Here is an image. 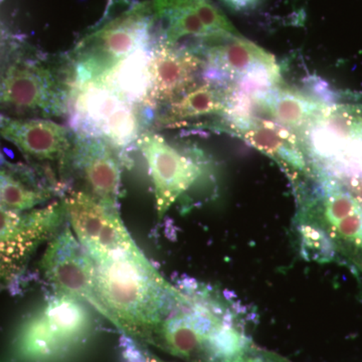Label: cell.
I'll return each mask as SVG.
<instances>
[{
  "instance_id": "22",
  "label": "cell",
  "mask_w": 362,
  "mask_h": 362,
  "mask_svg": "<svg viewBox=\"0 0 362 362\" xmlns=\"http://www.w3.org/2000/svg\"><path fill=\"white\" fill-rule=\"evenodd\" d=\"M144 357L145 361L146 362H166L162 361V359L157 358L156 356H152V354H149V352H146V354H144Z\"/></svg>"
},
{
  "instance_id": "7",
  "label": "cell",
  "mask_w": 362,
  "mask_h": 362,
  "mask_svg": "<svg viewBox=\"0 0 362 362\" xmlns=\"http://www.w3.org/2000/svg\"><path fill=\"white\" fill-rule=\"evenodd\" d=\"M226 120L214 128L240 138L270 157L289 176L294 187L313 176L314 168L296 133L274 121L256 117L233 116Z\"/></svg>"
},
{
  "instance_id": "12",
  "label": "cell",
  "mask_w": 362,
  "mask_h": 362,
  "mask_svg": "<svg viewBox=\"0 0 362 362\" xmlns=\"http://www.w3.org/2000/svg\"><path fill=\"white\" fill-rule=\"evenodd\" d=\"M156 20L164 23V44L175 45L187 37L204 42L218 35H240L211 0H153Z\"/></svg>"
},
{
  "instance_id": "1",
  "label": "cell",
  "mask_w": 362,
  "mask_h": 362,
  "mask_svg": "<svg viewBox=\"0 0 362 362\" xmlns=\"http://www.w3.org/2000/svg\"><path fill=\"white\" fill-rule=\"evenodd\" d=\"M93 259L110 322L127 337L151 344L158 326L187 293L162 277L142 251Z\"/></svg>"
},
{
  "instance_id": "3",
  "label": "cell",
  "mask_w": 362,
  "mask_h": 362,
  "mask_svg": "<svg viewBox=\"0 0 362 362\" xmlns=\"http://www.w3.org/2000/svg\"><path fill=\"white\" fill-rule=\"evenodd\" d=\"M154 16L150 2L111 0L103 20L80 40L75 51L78 78H109L120 64L141 54L150 39Z\"/></svg>"
},
{
  "instance_id": "8",
  "label": "cell",
  "mask_w": 362,
  "mask_h": 362,
  "mask_svg": "<svg viewBox=\"0 0 362 362\" xmlns=\"http://www.w3.org/2000/svg\"><path fill=\"white\" fill-rule=\"evenodd\" d=\"M65 214L78 242L92 258L113 252L141 251L117 209H109L84 192H74L64 202Z\"/></svg>"
},
{
  "instance_id": "20",
  "label": "cell",
  "mask_w": 362,
  "mask_h": 362,
  "mask_svg": "<svg viewBox=\"0 0 362 362\" xmlns=\"http://www.w3.org/2000/svg\"><path fill=\"white\" fill-rule=\"evenodd\" d=\"M223 362H291L285 357L278 356L268 350L259 349L250 343L235 356L228 357Z\"/></svg>"
},
{
  "instance_id": "14",
  "label": "cell",
  "mask_w": 362,
  "mask_h": 362,
  "mask_svg": "<svg viewBox=\"0 0 362 362\" xmlns=\"http://www.w3.org/2000/svg\"><path fill=\"white\" fill-rule=\"evenodd\" d=\"M206 61L187 49L162 42L147 66L148 88L145 101L151 106L173 102L194 83Z\"/></svg>"
},
{
  "instance_id": "13",
  "label": "cell",
  "mask_w": 362,
  "mask_h": 362,
  "mask_svg": "<svg viewBox=\"0 0 362 362\" xmlns=\"http://www.w3.org/2000/svg\"><path fill=\"white\" fill-rule=\"evenodd\" d=\"M75 166L87 192L109 209H118L121 169L110 142L100 136H83L73 149Z\"/></svg>"
},
{
  "instance_id": "11",
  "label": "cell",
  "mask_w": 362,
  "mask_h": 362,
  "mask_svg": "<svg viewBox=\"0 0 362 362\" xmlns=\"http://www.w3.org/2000/svg\"><path fill=\"white\" fill-rule=\"evenodd\" d=\"M138 146L148 163L156 192L157 216L161 220L201 177L202 166L156 133H144L138 139Z\"/></svg>"
},
{
  "instance_id": "18",
  "label": "cell",
  "mask_w": 362,
  "mask_h": 362,
  "mask_svg": "<svg viewBox=\"0 0 362 362\" xmlns=\"http://www.w3.org/2000/svg\"><path fill=\"white\" fill-rule=\"evenodd\" d=\"M230 106V90L216 83L206 82L171 102L158 121L164 127H180L192 120L225 115Z\"/></svg>"
},
{
  "instance_id": "2",
  "label": "cell",
  "mask_w": 362,
  "mask_h": 362,
  "mask_svg": "<svg viewBox=\"0 0 362 362\" xmlns=\"http://www.w3.org/2000/svg\"><path fill=\"white\" fill-rule=\"evenodd\" d=\"M313 185L296 188L295 218L305 258L328 262L340 255L362 270V206L330 176L314 169Z\"/></svg>"
},
{
  "instance_id": "19",
  "label": "cell",
  "mask_w": 362,
  "mask_h": 362,
  "mask_svg": "<svg viewBox=\"0 0 362 362\" xmlns=\"http://www.w3.org/2000/svg\"><path fill=\"white\" fill-rule=\"evenodd\" d=\"M51 192L28 185L7 169L0 168V204L16 211L33 209L51 199Z\"/></svg>"
},
{
  "instance_id": "4",
  "label": "cell",
  "mask_w": 362,
  "mask_h": 362,
  "mask_svg": "<svg viewBox=\"0 0 362 362\" xmlns=\"http://www.w3.org/2000/svg\"><path fill=\"white\" fill-rule=\"evenodd\" d=\"M92 322L78 298L54 293L23 328L21 350L26 358L56 361L87 337Z\"/></svg>"
},
{
  "instance_id": "15",
  "label": "cell",
  "mask_w": 362,
  "mask_h": 362,
  "mask_svg": "<svg viewBox=\"0 0 362 362\" xmlns=\"http://www.w3.org/2000/svg\"><path fill=\"white\" fill-rule=\"evenodd\" d=\"M0 136L21 153L40 161H63L71 151L65 126L45 119H4Z\"/></svg>"
},
{
  "instance_id": "17",
  "label": "cell",
  "mask_w": 362,
  "mask_h": 362,
  "mask_svg": "<svg viewBox=\"0 0 362 362\" xmlns=\"http://www.w3.org/2000/svg\"><path fill=\"white\" fill-rule=\"evenodd\" d=\"M255 103L274 122L296 132L316 126L327 105L302 93L278 86L258 92Z\"/></svg>"
},
{
  "instance_id": "10",
  "label": "cell",
  "mask_w": 362,
  "mask_h": 362,
  "mask_svg": "<svg viewBox=\"0 0 362 362\" xmlns=\"http://www.w3.org/2000/svg\"><path fill=\"white\" fill-rule=\"evenodd\" d=\"M66 92L44 64L18 61L0 77V107L14 111L59 115L65 111Z\"/></svg>"
},
{
  "instance_id": "21",
  "label": "cell",
  "mask_w": 362,
  "mask_h": 362,
  "mask_svg": "<svg viewBox=\"0 0 362 362\" xmlns=\"http://www.w3.org/2000/svg\"><path fill=\"white\" fill-rule=\"evenodd\" d=\"M228 8L235 11H251L258 6L262 0H221Z\"/></svg>"
},
{
  "instance_id": "6",
  "label": "cell",
  "mask_w": 362,
  "mask_h": 362,
  "mask_svg": "<svg viewBox=\"0 0 362 362\" xmlns=\"http://www.w3.org/2000/svg\"><path fill=\"white\" fill-rule=\"evenodd\" d=\"M40 268L56 293L87 302L110 321L98 285L94 259L70 228H65L49 243Z\"/></svg>"
},
{
  "instance_id": "5",
  "label": "cell",
  "mask_w": 362,
  "mask_h": 362,
  "mask_svg": "<svg viewBox=\"0 0 362 362\" xmlns=\"http://www.w3.org/2000/svg\"><path fill=\"white\" fill-rule=\"evenodd\" d=\"M64 214L58 202L25 214L0 204V286L18 284L33 252L56 232Z\"/></svg>"
},
{
  "instance_id": "16",
  "label": "cell",
  "mask_w": 362,
  "mask_h": 362,
  "mask_svg": "<svg viewBox=\"0 0 362 362\" xmlns=\"http://www.w3.org/2000/svg\"><path fill=\"white\" fill-rule=\"evenodd\" d=\"M85 86L89 89L86 88L78 94V113L111 144L120 146L132 141L137 128L134 113L128 105L95 84Z\"/></svg>"
},
{
  "instance_id": "9",
  "label": "cell",
  "mask_w": 362,
  "mask_h": 362,
  "mask_svg": "<svg viewBox=\"0 0 362 362\" xmlns=\"http://www.w3.org/2000/svg\"><path fill=\"white\" fill-rule=\"evenodd\" d=\"M204 42L206 66L218 80L238 83L251 80L261 88L280 83V68L275 57L242 35L228 33Z\"/></svg>"
}]
</instances>
